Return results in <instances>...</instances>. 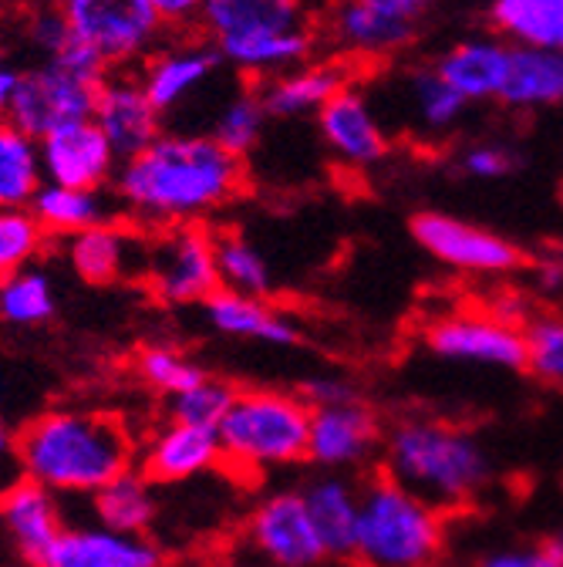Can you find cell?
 <instances>
[{
	"label": "cell",
	"mask_w": 563,
	"mask_h": 567,
	"mask_svg": "<svg viewBox=\"0 0 563 567\" xmlns=\"http://www.w3.org/2000/svg\"><path fill=\"white\" fill-rule=\"evenodd\" d=\"M243 163L206 132H163L149 150L118 163L112 196L122 220L146 234L206 224L247 189Z\"/></svg>",
	"instance_id": "obj_1"
},
{
	"label": "cell",
	"mask_w": 563,
	"mask_h": 567,
	"mask_svg": "<svg viewBox=\"0 0 563 567\" xmlns=\"http://www.w3.org/2000/svg\"><path fill=\"white\" fill-rule=\"evenodd\" d=\"M14 456L28 480L58 496H92L128 473L138 443L115 412L48 409L24 422L14 436Z\"/></svg>",
	"instance_id": "obj_2"
},
{
	"label": "cell",
	"mask_w": 563,
	"mask_h": 567,
	"mask_svg": "<svg viewBox=\"0 0 563 567\" xmlns=\"http://www.w3.org/2000/svg\"><path fill=\"white\" fill-rule=\"evenodd\" d=\"M382 460L385 476L408 486L442 514L479 501L497 476V463L472 430L429 415L395 422L385 433Z\"/></svg>",
	"instance_id": "obj_3"
},
{
	"label": "cell",
	"mask_w": 563,
	"mask_h": 567,
	"mask_svg": "<svg viewBox=\"0 0 563 567\" xmlns=\"http://www.w3.org/2000/svg\"><path fill=\"white\" fill-rule=\"evenodd\" d=\"M311 405L301 392L237 389L223 422L217 425L220 466L243 480L307 463Z\"/></svg>",
	"instance_id": "obj_4"
},
{
	"label": "cell",
	"mask_w": 563,
	"mask_h": 567,
	"mask_svg": "<svg viewBox=\"0 0 563 567\" xmlns=\"http://www.w3.org/2000/svg\"><path fill=\"white\" fill-rule=\"evenodd\" d=\"M446 550V514L378 473L362 486L355 560L362 567H432Z\"/></svg>",
	"instance_id": "obj_5"
},
{
	"label": "cell",
	"mask_w": 563,
	"mask_h": 567,
	"mask_svg": "<svg viewBox=\"0 0 563 567\" xmlns=\"http://www.w3.org/2000/svg\"><path fill=\"white\" fill-rule=\"evenodd\" d=\"M143 284L156 301L169 308H192L217 295L220 277L213 230L206 224H186L149 234Z\"/></svg>",
	"instance_id": "obj_6"
},
{
	"label": "cell",
	"mask_w": 563,
	"mask_h": 567,
	"mask_svg": "<svg viewBox=\"0 0 563 567\" xmlns=\"http://www.w3.org/2000/svg\"><path fill=\"white\" fill-rule=\"evenodd\" d=\"M61 14L112 71L146 61L166 31L149 0H61Z\"/></svg>",
	"instance_id": "obj_7"
},
{
	"label": "cell",
	"mask_w": 563,
	"mask_h": 567,
	"mask_svg": "<svg viewBox=\"0 0 563 567\" xmlns=\"http://www.w3.org/2000/svg\"><path fill=\"white\" fill-rule=\"evenodd\" d=\"M429 354L449 365L497 369V372H523L526 369V341L523 324L503 321L486 311H449L426 324Z\"/></svg>",
	"instance_id": "obj_8"
},
{
	"label": "cell",
	"mask_w": 563,
	"mask_h": 567,
	"mask_svg": "<svg viewBox=\"0 0 563 567\" xmlns=\"http://www.w3.org/2000/svg\"><path fill=\"white\" fill-rule=\"evenodd\" d=\"M408 234L432 260L456 274L503 277L523 264V250L510 237L442 209H418L408 224Z\"/></svg>",
	"instance_id": "obj_9"
},
{
	"label": "cell",
	"mask_w": 563,
	"mask_h": 567,
	"mask_svg": "<svg viewBox=\"0 0 563 567\" xmlns=\"http://www.w3.org/2000/svg\"><path fill=\"white\" fill-rule=\"evenodd\" d=\"M385 99H375L372 102L378 105L382 118L405 128V135L411 138H426V142H439V138H449L466 112L472 109L442 75L436 71V64H408L402 71H395V79L385 85L382 92Z\"/></svg>",
	"instance_id": "obj_10"
},
{
	"label": "cell",
	"mask_w": 563,
	"mask_h": 567,
	"mask_svg": "<svg viewBox=\"0 0 563 567\" xmlns=\"http://www.w3.org/2000/svg\"><path fill=\"white\" fill-rule=\"evenodd\" d=\"M98 85L102 82L72 75V71H64L54 61H41L28 71H18L8 122L28 132L31 138H44L48 132L67 122L92 118Z\"/></svg>",
	"instance_id": "obj_11"
},
{
	"label": "cell",
	"mask_w": 563,
	"mask_h": 567,
	"mask_svg": "<svg viewBox=\"0 0 563 567\" xmlns=\"http://www.w3.org/2000/svg\"><path fill=\"white\" fill-rule=\"evenodd\" d=\"M247 547L270 567H321L327 560L301 489L260 496L247 517Z\"/></svg>",
	"instance_id": "obj_12"
},
{
	"label": "cell",
	"mask_w": 563,
	"mask_h": 567,
	"mask_svg": "<svg viewBox=\"0 0 563 567\" xmlns=\"http://www.w3.org/2000/svg\"><path fill=\"white\" fill-rule=\"evenodd\" d=\"M314 125H317V135L324 142L327 156L341 169L365 173L385 163L392 153V128L362 85L341 89L314 115Z\"/></svg>",
	"instance_id": "obj_13"
},
{
	"label": "cell",
	"mask_w": 563,
	"mask_h": 567,
	"mask_svg": "<svg viewBox=\"0 0 563 567\" xmlns=\"http://www.w3.org/2000/svg\"><path fill=\"white\" fill-rule=\"evenodd\" d=\"M385 443V425L365 399L311 409L307 463L321 473H355Z\"/></svg>",
	"instance_id": "obj_14"
},
{
	"label": "cell",
	"mask_w": 563,
	"mask_h": 567,
	"mask_svg": "<svg viewBox=\"0 0 563 567\" xmlns=\"http://www.w3.org/2000/svg\"><path fill=\"white\" fill-rule=\"evenodd\" d=\"M92 122L108 138V146L115 150L118 163L149 150L153 142L166 132L163 115L149 102L138 71H128V68H115L102 79Z\"/></svg>",
	"instance_id": "obj_15"
},
{
	"label": "cell",
	"mask_w": 563,
	"mask_h": 567,
	"mask_svg": "<svg viewBox=\"0 0 563 567\" xmlns=\"http://www.w3.org/2000/svg\"><path fill=\"white\" fill-rule=\"evenodd\" d=\"M220 54L206 38H176L159 41V48L143 61V89L159 115L179 112L189 99H196L209 82L220 75Z\"/></svg>",
	"instance_id": "obj_16"
},
{
	"label": "cell",
	"mask_w": 563,
	"mask_h": 567,
	"mask_svg": "<svg viewBox=\"0 0 563 567\" xmlns=\"http://www.w3.org/2000/svg\"><path fill=\"white\" fill-rule=\"evenodd\" d=\"M38 150H41L44 183L54 186L105 189L118 173V156L92 118L67 122L48 132L44 138H38Z\"/></svg>",
	"instance_id": "obj_17"
},
{
	"label": "cell",
	"mask_w": 563,
	"mask_h": 567,
	"mask_svg": "<svg viewBox=\"0 0 563 567\" xmlns=\"http://www.w3.org/2000/svg\"><path fill=\"white\" fill-rule=\"evenodd\" d=\"M146 230H138L125 220H112L92 230L67 237L64 257L85 284H122V280H143L146 267Z\"/></svg>",
	"instance_id": "obj_18"
},
{
	"label": "cell",
	"mask_w": 563,
	"mask_h": 567,
	"mask_svg": "<svg viewBox=\"0 0 563 567\" xmlns=\"http://www.w3.org/2000/svg\"><path fill=\"white\" fill-rule=\"evenodd\" d=\"M355 85V68L341 58H311L284 75H273L257 85L267 118L294 122V118H314L341 89Z\"/></svg>",
	"instance_id": "obj_19"
},
{
	"label": "cell",
	"mask_w": 563,
	"mask_h": 567,
	"mask_svg": "<svg viewBox=\"0 0 563 567\" xmlns=\"http://www.w3.org/2000/svg\"><path fill=\"white\" fill-rule=\"evenodd\" d=\"M38 567H166V554L149 534L79 524L61 530Z\"/></svg>",
	"instance_id": "obj_20"
},
{
	"label": "cell",
	"mask_w": 563,
	"mask_h": 567,
	"mask_svg": "<svg viewBox=\"0 0 563 567\" xmlns=\"http://www.w3.org/2000/svg\"><path fill=\"white\" fill-rule=\"evenodd\" d=\"M64 527L67 524L61 511V496L48 486L21 476L8 489H0V530L18 550V557L31 567L44 560V554L51 550Z\"/></svg>",
	"instance_id": "obj_21"
},
{
	"label": "cell",
	"mask_w": 563,
	"mask_h": 567,
	"mask_svg": "<svg viewBox=\"0 0 563 567\" xmlns=\"http://www.w3.org/2000/svg\"><path fill=\"white\" fill-rule=\"evenodd\" d=\"M138 473L156 486L186 483L220 466V440L213 430L186 422H166L138 446Z\"/></svg>",
	"instance_id": "obj_22"
},
{
	"label": "cell",
	"mask_w": 563,
	"mask_h": 567,
	"mask_svg": "<svg viewBox=\"0 0 563 567\" xmlns=\"http://www.w3.org/2000/svg\"><path fill=\"white\" fill-rule=\"evenodd\" d=\"M199 28L209 44L314 28L311 0H206Z\"/></svg>",
	"instance_id": "obj_23"
},
{
	"label": "cell",
	"mask_w": 563,
	"mask_h": 567,
	"mask_svg": "<svg viewBox=\"0 0 563 567\" xmlns=\"http://www.w3.org/2000/svg\"><path fill=\"white\" fill-rule=\"evenodd\" d=\"M507 61H510V41L489 31V34L459 38L432 64L469 105H486L500 99Z\"/></svg>",
	"instance_id": "obj_24"
},
{
	"label": "cell",
	"mask_w": 563,
	"mask_h": 567,
	"mask_svg": "<svg viewBox=\"0 0 563 567\" xmlns=\"http://www.w3.org/2000/svg\"><path fill=\"white\" fill-rule=\"evenodd\" d=\"M301 493L327 560H355L362 486L347 473H317Z\"/></svg>",
	"instance_id": "obj_25"
},
{
	"label": "cell",
	"mask_w": 563,
	"mask_h": 567,
	"mask_svg": "<svg viewBox=\"0 0 563 567\" xmlns=\"http://www.w3.org/2000/svg\"><path fill=\"white\" fill-rule=\"evenodd\" d=\"M199 308H202L206 324L217 334H227L237 341H260V344H273V348L301 344L298 321L280 308H273L267 298L217 291V295H209Z\"/></svg>",
	"instance_id": "obj_26"
},
{
	"label": "cell",
	"mask_w": 563,
	"mask_h": 567,
	"mask_svg": "<svg viewBox=\"0 0 563 567\" xmlns=\"http://www.w3.org/2000/svg\"><path fill=\"white\" fill-rule=\"evenodd\" d=\"M497 105L513 112H540L563 105V48L510 44L507 79Z\"/></svg>",
	"instance_id": "obj_27"
},
{
	"label": "cell",
	"mask_w": 563,
	"mask_h": 567,
	"mask_svg": "<svg viewBox=\"0 0 563 567\" xmlns=\"http://www.w3.org/2000/svg\"><path fill=\"white\" fill-rule=\"evenodd\" d=\"M34 220L41 224L44 234H58V237H75L82 230L122 220L118 203L112 193L105 189H72V186H54L44 183L31 206Z\"/></svg>",
	"instance_id": "obj_28"
},
{
	"label": "cell",
	"mask_w": 563,
	"mask_h": 567,
	"mask_svg": "<svg viewBox=\"0 0 563 567\" xmlns=\"http://www.w3.org/2000/svg\"><path fill=\"white\" fill-rule=\"evenodd\" d=\"M95 524L118 530V534H149L159 520V496L156 483H149L135 466L115 476L92 496Z\"/></svg>",
	"instance_id": "obj_29"
},
{
	"label": "cell",
	"mask_w": 563,
	"mask_h": 567,
	"mask_svg": "<svg viewBox=\"0 0 563 567\" xmlns=\"http://www.w3.org/2000/svg\"><path fill=\"white\" fill-rule=\"evenodd\" d=\"M492 34L526 48H563V0H489Z\"/></svg>",
	"instance_id": "obj_30"
},
{
	"label": "cell",
	"mask_w": 563,
	"mask_h": 567,
	"mask_svg": "<svg viewBox=\"0 0 563 567\" xmlns=\"http://www.w3.org/2000/svg\"><path fill=\"white\" fill-rule=\"evenodd\" d=\"M44 186L38 138L0 118V209H28Z\"/></svg>",
	"instance_id": "obj_31"
},
{
	"label": "cell",
	"mask_w": 563,
	"mask_h": 567,
	"mask_svg": "<svg viewBox=\"0 0 563 567\" xmlns=\"http://www.w3.org/2000/svg\"><path fill=\"white\" fill-rule=\"evenodd\" d=\"M267 112H263V102H260V92L257 85H247V89H237L230 99L220 102L217 115H213V125H209V138L223 146L230 156L237 159H247L267 135Z\"/></svg>",
	"instance_id": "obj_32"
},
{
	"label": "cell",
	"mask_w": 563,
	"mask_h": 567,
	"mask_svg": "<svg viewBox=\"0 0 563 567\" xmlns=\"http://www.w3.org/2000/svg\"><path fill=\"white\" fill-rule=\"evenodd\" d=\"M213 244H217L220 291H233V295H247V298H270L273 270H270L267 257L243 234L213 230Z\"/></svg>",
	"instance_id": "obj_33"
},
{
	"label": "cell",
	"mask_w": 563,
	"mask_h": 567,
	"mask_svg": "<svg viewBox=\"0 0 563 567\" xmlns=\"http://www.w3.org/2000/svg\"><path fill=\"white\" fill-rule=\"evenodd\" d=\"M135 375L146 389H153L156 395H166V399H176L183 392H189L192 385H199L209 372L189 359V354L179 348V344H169V341H153V344H143L135 354Z\"/></svg>",
	"instance_id": "obj_34"
},
{
	"label": "cell",
	"mask_w": 563,
	"mask_h": 567,
	"mask_svg": "<svg viewBox=\"0 0 563 567\" xmlns=\"http://www.w3.org/2000/svg\"><path fill=\"white\" fill-rule=\"evenodd\" d=\"M54 311L58 295L44 270L24 267L8 280H0V321L14 328H41L54 318Z\"/></svg>",
	"instance_id": "obj_35"
},
{
	"label": "cell",
	"mask_w": 563,
	"mask_h": 567,
	"mask_svg": "<svg viewBox=\"0 0 563 567\" xmlns=\"http://www.w3.org/2000/svg\"><path fill=\"white\" fill-rule=\"evenodd\" d=\"M526 369L536 382L563 389V311H540L523 321Z\"/></svg>",
	"instance_id": "obj_36"
},
{
	"label": "cell",
	"mask_w": 563,
	"mask_h": 567,
	"mask_svg": "<svg viewBox=\"0 0 563 567\" xmlns=\"http://www.w3.org/2000/svg\"><path fill=\"white\" fill-rule=\"evenodd\" d=\"M48 244V234L31 209H0V280L31 267Z\"/></svg>",
	"instance_id": "obj_37"
},
{
	"label": "cell",
	"mask_w": 563,
	"mask_h": 567,
	"mask_svg": "<svg viewBox=\"0 0 563 567\" xmlns=\"http://www.w3.org/2000/svg\"><path fill=\"white\" fill-rule=\"evenodd\" d=\"M237 395V385L206 375L199 385H192L189 392L169 399V419L173 422H186V425H199V430H213L223 422L230 402Z\"/></svg>",
	"instance_id": "obj_38"
},
{
	"label": "cell",
	"mask_w": 563,
	"mask_h": 567,
	"mask_svg": "<svg viewBox=\"0 0 563 567\" xmlns=\"http://www.w3.org/2000/svg\"><path fill=\"white\" fill-rule=\"evenodd\" d=\"M456 169L466 179H476V183H497V179H507L517 169V153L510 146H503V142L479 138V142H469V146L459 150Z\"/></svg>",
	"instance_id": "obj_39"
},
{
	"label": "cell",
	"mask_w": 563,
	"mask_h": 567,
	"mask_svg": "<svg viewBox=\"0 0 563 567\" xmlns=\"http://www.w3.org/2000/svg\"><path fill=\"white\" fill-rule=\"evenodd\" d=\"M28 41L48 61V58L61 54L67 44H72L75 34H72V28H67L61 8H44V11L31 14V21H28Z\"/></svg>",
	"instance_id": "obj_40"
},
{
	"label": "cell",
	"mask_w": 563,
	"mask_h": 567,
	"mask_svg": "<svg viewBox=\"0 0 563 567\" xmlns=\"http://www.w3.org/2000/svg\"><path fill=\"white\" fill-rule=\"evenodd\" d=\"M476 567H560L556 557L546 550V544H507L486 550Z\"/></svg>",
	"instance_id": "obj_41"
},
{
	"label": "cell",
	"mask_w": 563,
	"mask_h": 567,
	"mask_svg": "<svg viewBox=\"0 0 563 567\" xmlns=\"http://www.w3.org/2000/svg\"><path fill=\"white\" fill-rule=\"evenodd\" d=\"M358 4L375 11L378 18H388L395 24L421 31V24H426L429 14L439 8V0H358Z\"/></svg>",
	"instance_id": "obj_42"
},
{
	"label": "cell",
	"mask_w": 563,
	"mask_h": 567,
	"mask_svg": "<svg viewBox=\"0 0 563 567\" xmlns=\"http://www.w3.org/2000/svg\"><path fill=\"white\" fill-rule=\"evenodd\" d=\"M301 395H304V402H307L311 409H314V405H337V402L362 399L355 385L344 382V379H337V375H314V379H307L304 389H301Z\"/></svg>",
	"instance_id": "obj_43"
},
{
	"label": "cell",
	"mask_w": 563,
	"mask_h": 567,
	"mask_svg": "<svg viewBox=\"0 0 563 567\" xmlns=\"http://www.w3.org/2000/svg\"><path fill=\"white\" fill-rule=\"evenodd\" d=\"M149 4H153L156 18L163 21V28L183 31V28L199 24L206 0H149Z\"/></svg>",
	"instance_id": "obj_44"
},
{
	"label": "cell",
	"mask_w": 563,
	"mask_h": 567,
	"mask_svg": "<svg viewBox=\"0 0 563 567\" xmlns=\"http://www.w3.org/2000/svg\"><path fill=\"white\" fill-rule=\"evenodd\" d=\"M14 85H18V68H11L8 61H0V118H8Z\"/></svg>",
	"instance_id": "obj_45"
},
{
	"label": "cell",
	"mask_w": 563,
	"mask_h": 567,
	"mask_svg": "<svg viewBox=\"0 0 563 567\" xmlns=\"http://www.w3.org/2000/svg\"><path fill=\"white\" fill-rule=\"evenodd\" d=\"M536 284H543L546 291H560L563 288V267H543L536 274Z\"/></svg>",
	"instance_id": "obj_46"
},
{
	"label": "cell",
	"mask_w": 563,
	"mask_h": 567,
	"mask_svg": "<svg viewBox=\"0 0 563 567\" xmlns=\"http://www.w3.org/2000/svg\"><path fill=\"white\" fill-rule=\"evenodd\" d=\"M543 544H546V550H550V554L556 557V564L563 567V527H556V530H553V534H550V537H546Z\"/></svg>",
	"instance_id": "obj_47"
},
{
	"label": "cell",
	"mask_w": 563,
	"mask_h": 567,
	"mask_svg": "<svg viewBox=\"0 0 563 567\" xmlns=\"http://www.w3.org/2000/svg\"><path fill=\"white\" fill-rule=\"evenodd\" d=\"M8 446H14V440H11V433H8V425L0 422V453H4Z\"/></svg>",
	"instance_id": "obj_48"
},
{
	"label": "cell",
	"mask_w": 563,
	"mask_h": 567,
	"mask_svg": "<svg viewBox=\"0 0 563 567\" xmlns=\"http://www.w3.org/2000/svg\"><path fill=\"white\" fill-rule=\"evenodd\" d=\"M432 567H456V564H446V560H439V564H432Z\"/></svg>",
	"instance_id": "obj_49"
}]
</instances>
